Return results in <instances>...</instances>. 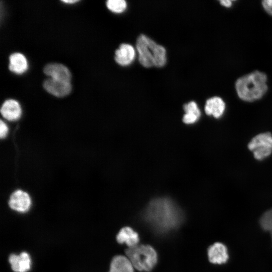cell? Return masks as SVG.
Listing matches in <instances>:
<instances>
[{
  "mask_svg": "<svg viewBox=\"0 0 272 272\" xmlns=\"http://www.w3.org/2000/svg\"><path fill=\"white\" fill-rule=\"evenodd\" d=\"M44 73L54 80L70 82L71 74L65 65L57 63L47 64L44 68Z\"/></svg>",
  "mask_w": 272,
  "mask_h": 272,
  "instance_id": "9c48e42d",
  "label": "cell"
},
{
  "mask_svg": "<svg viewBox=\"0 0 272 272\" xmlns=\"http://www.w3.org/2000/svg\"><path fill=\"white\" fill-rule=\"evenodd\" d=\"M8 203L10 208L13 210L18 212L25 213L30 209L32 200L28 192L22 189H18L12 193Z\"/></svg>",
  "mask_w": 272,
  "mask_h": 272,
  "instance_id": "8992f818",
  "label": "cell"
},
{
  "mask_svg": "<svg viewBox=\"0 0 272 272\" xmlns=\"http://www.w3.org/2000/svg\"><path fill=\"white\" fill-rule=\"evenodd\" d=\"M9 69L16 74H22L28 69V62L25 56L20 53L12 54L9 57Z\"/></svg>",
  "mask_w": 272,
  "mask_h": 272,
  "instance_id": "e0dca14e",
  "label": "cell"
},
{
  "mask_svg": "<svg viewBox=\"0 0 272 272\" xmlns=\"http://www.w3.org/2000/svg\"><path fill=\"white\" fill-rule=\"evenodd\" d=\"M145 215L148 220L159 230L165 231L176 227L181 219V213L169 198H157L147 207Z\"/></svg>",
  "mask_w": 272,
  "mask_h": 272,
  "instance_id": "6da1fadb",
  "label": "cell"
},
{
  "mask_svg": "<svg viewBox=\"0 0 272 272\" xmlns=\"http://www.w3.org/2000/svg\"><path fill=\"white\" fill-rule=\"evenodd\" d=\"M267 80L266 74L257 70L239 78L235 84L239 98L249 102L260 99L268 90Z\"/></svg>",
  "mask_w": 272,
  "mask_h": 272,
  "instance_id": "7a4b0ae2",
  "label": "cell"
},
{
  "mask_svg": "<svg viewBox=\"0 0 272 272\" xmlns=\"http://www.w3.org/2000/svg\"><path fill=\"white\" fill-rule=\"evenodd\" d=\"M262 5L264 10L272 16V0L263 1Z\"/></svg>",
  "mask_w": 272,
  "mask_h": 272,
  "instance_id": "44dd1931",
  "label": "cell"
},
{
  "mask_svg": "<svg viewBox=\"0 0 272 272\" xmlns=\"http://www.w3.org/2000/svg\"><path fill=\"white\" fill-rule=\"evenodd\" d=\"M248 148L258 160L268 157L272 153V135L270 132L259 133L254 137L248 144Z\"/></svg>",
  "mask_w": 272,
  "mask_h": 272,
  "instance_id": "5b68a950",
  "label": "cell"
},
{
  "mask_svg": "<svg viewBox=\"0 0 272 272\" xmlns=\"http://www.w3.org/2000/svg\"><path fill=\"white\" fill-rule=\"evenodd\" d=\"M127 257L133 266L139 271H151L157 261L155 249L148 245H137L125 250Z\"/></svg>",
  "mask_w": 272,
  "mask_h": 272,
  "instance_id": "277c9868",
  "label": "cell"
},
{
  "mask_svg": "<svg viewBox=\"0 0 272 272\" xmlns=\"http://www.w3.org/2000/svg\"><path fill=\"white\" fill-rule=\"evenodd\" d=\"M9 128L7 124L1 120L0 122V137L2 139H5L9 133Z\"/></svg>",
  "mask_w": 272,
  "mask_h": 272,
  "instance_id": "ffe728a7",
  "label": "cell"
},
{
  "mask_svg": "<svg viewBox=\"0 0 272 272\" xmlns=\"http://www.w3.org/2000/svg\"><path fill=\"white\" fill-rule=\"evenodd\" d=\"M9 261L12 270L15 272H26L30 268V257L25 252H23L19 255L11 254L9 256Z\"/></svg>",
  "mask_w": 272,
  "mask_h": 272,
  "instance_id": "4fadbf2b",
  "label": "cell"
},
{
  "mask_svg": "<svg viewBox=\"0 0 272 272\" xmlns=\"http://www.w3.org/2000/svg\"><path fill=\"white\" fill-rule=\"evenodd\" d=\"M259 222L262 229L270 234L272 240V209L266 211L262 215Z\"/></svg>",
  "mask_w": 272,
  "mask_h": 272,
  "instance_id": "ac0fdd59",
  "label": "cell"
},
{
  "mask_svg": "<svg viewBox=\"0 0 272 272\" xmlns=\"http://www.w3.org/2000/svg\"><path fill=\"white\" fill-rule=\"evenodd\" d=\"M78 1H77V0H64V1H62V2H64V3H69V4L75 3L77 2Z\"/></svg>",
  "mask_w": 272,
  "mask_h": 272,
  "instance_id": "603a6c76",
  "label": "cell"
},
{
  "mask_svg": "<svg viewBox=\"0 0 272 272\" xmlns=\"http://www.w3.org/2000/svg\"><path fill=\"white\" fill-rule=\"evenodd\" d=\"M136 48L139 53V60L143 66L161 67L165 64V48L146 35L141 34L138 37Z\"/></svg>",
  "mask_w": 272,
  "mask_h": 272,
  "instance_id": "3957f363",
  "label": "cell"
},
{
  "mask_svg": "<svg viewBox=\"0 0 272 272\" xmlns=\"http://www.w3.org/2000/svg\"><path fill=\"white\" fill-rule=\"evenodd\" d=\"M107 8L115 13H121L126 8V3L124 0H108L106 2Z\"/></svg>",
  "mask_w": 272,
  "mask_h": 272,
  "instance_id": "d6986e66",
  "label": "cell"
},
{
  "mask_svg": "<svg viewBox=\"0 0 272 272\" xmlns=\"http://www.w3.org/2000/svg\"><path fill=\"white\" fill-rule=\"evenodd\" d=\"M220 3L226 8H230L232 5V1L230 0H221L220 1Z\"/></svg>",
  "mask_w": 272,
  "mask_h": 272,
  "instance_id": "7402d4cb",
  "label": "cell"
},
{
  "mask_svg": "<svg viewBox=\"0 0 272 272\" xmlns=\"http://www.w3.org/2000/svg\"><path fill=\"white\" fill-rule=\"evenodd\" d=\"M116 240L120 244L126 243L128 247L137 245L139 242L138 234L129 227L122 228L120 230Z\"/></svg>",
  "mask_w": 272,
  "mask_h": 272,
  "instance_id": "5bb4252c",
  "label": "cell"
},
{
  "mask_svg": "<svg viewBox=\"0 0 272 272\" xmlns=\"http://www.w3.org/2000/svg\"><path fill=\"white\" fill-rule=\"evenodd\" d=\"M226 109V104L219 97L215 96L208 99L205 106L206 113L215 118H219L224 114Z\"/></svg>",
  "mask_w": 272,
  "mask_h": 272,
  "instance_id": "7c38bea8",
  "label": "cell"
},
{
  "mask_svg": "<svg viewBox=\"0 0 272 272\" xmlns=\"http://www.w3.org/2000/svg\"><path fill=\"white\" fill-rule=\"evenodd\" d=\"M109 272H133V266L127 257L117 255L111 262Z\"/></svg>",
  "mask_w": 272,
  "mask_h": 272,
  "instance_id": "9a60e30c",
  "label": "cell"
},
{
  "mask_svg": "<svg viewBox=\"0 0 272 272\" xmlns=\"http://www.w3.org/2000/svg\"><path fill=\"white\" fill-rule=\"evenodd\" d=\"M210 262L215 264L225 263L229 259L228 249L221 242H216L211 245L208 250Z\"/></svg>",
  "mask_w": 272,
  "mask_h": 272,
  "instance_id": "ba28073f",
  "label": "cell"
},
{
  "mask_svg": "<svg viewBox=\"0 0 272 272\" xmlns=\"http://www.w3.org/2000/svg\"><path fill=\"white\" fill-rule=\"evenodd\" d=\"M2 116L6 120L15 121L20 119L22 115V108L19 103L14 99L5 101L1 108Z\"/></svg>",
  "mask_w": 272,
  "mask_h": 272,
  "instance_id": "30bf717a",
  "label": "cell"
},
{
  "mask_svg": "<svg viewBox=\"0 0 272 272\" xmlns=\"http://www.w3.org/2000/svg\"><path fill=\"white\" fill-rule=\"evenodd\" d=\"M135 50L133 47L129 44L122 43L115 52V60L121 65L129 64L135 57Z\"/></svg>",
  "mask_w": 272,
  "mask_h": 272,
  "instance_id": "8fae6325",
  "label": "cell"
},
{
  "mask_svg": "<svg viewBox=\"0 0 272 272\" xmlns=\"http://www.w3.org/2000/svg\"><path fill=\"white\" fill-rule=\"evenodd\" d=\"M185 111L182 118L183 122L187 124H191L198 121L201 116V112L197 104L194 101H190L183 106Z\"/></svg>",
  "mask_w": 272,
  "mask_h": 272,
  "instance_id": "2e32d148",
  "label": "cell"
},
{
  "mask_svg": "<svg viewBox=\"0 0 272 272\" xmlns=\"http://www.w3.org/2000/svg\"><path fill=\"white\" fill-rule=\"evenodd\" d=\"M43 87L48 93L58 97L68 95L72 90L70 82L56 80L50 78L44 81Z\"/></svg>",
  "mask_w": 272,
  "mask_h": 272,
  "instance_id": "52a82bcc",
  "label": "cell"
}]
</instances>
